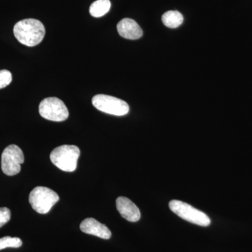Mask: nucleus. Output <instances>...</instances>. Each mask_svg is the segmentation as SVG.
Returning a JSON list of instances; mask_svg holds the SVG:
<instances>
[{
    "label": "nucleus",
    "mask_w": 252,
    "mask_h": 252,
    "mask_svg": "<svg viewBox=\"0 0 252 252\" xmlns=\"http://www.w3.org/2000/svg\"><path fill=\"white\" fill-rule=\"evenodd\" d=\"M45 33L46 30L43 23L33 18L20 21L14 28L15 37L23 45L29 47L40 44Z\"/></svg>",
    "instance_id": "nucleus-1"
},
{
    "label": "nucleus",
    "mask_w": 252,
    "mask_h": 252,
    "mask_svg": "<svg viewBox=\"0 0 252 252\" xmlns=\"http://www.w3.org/2000/svg\"><path fill=\"white\" fill-rule=\"evenodd\" d=\"M80 149L75 145L60 146L50 154L51 162L64 172H72L77 169Z\"/></svg>",
    "instance_id": "nucleus-2"
},
{
    "label": "nucleus",
    "mask_w": 252,
    "mask_h": 252,
    "mask_svg": "<svg viewBox=\"0 0 252 252\" xmlns=\"http://www.w3.org/2000/svg\"><path fill=\"white\" fill-rule=\"evenodd\" d=\"M59 200V195L52 189L37 187L30 193L29 203L34 211L39 214H47Z\"/></svg>",
    "instance_id": "nucleus-3"
},
{
    "label": "nucleus",
    "mask_w": 252,
    "mask_h": 252,
    "mask_svg": "<svg viewBox=\"0 0 252 252\" xmlns=\"http://www.w3.org/2000/svg\"><path fill=\"white\" fill-rule=\"evenodd\" d=\"M169 207L172 212L190 223L200 225L208 226L211 223V220L204 212L200 211L188 203L181 200H171Z\"/></svg>",
    "instance_id": "nucleus-4"
},
{
    "label": "nucleus",
    "mask_w": 252,
    "mask_h": 252,
    "mask_svg": "<svg viewBox=\"0 0 252 252\" xmlns=\"http://www.w3.org/2000/svg\"><path fill=\"white\" fill-rule=\"evenodd\" d=\"M92 104L100 112L118 117L126 115L130 110L125 101L107 94H96L93 97Z\"/></svg>",
    "instance_id": "nucleus-5"
},
{
    "label": "nucleus",
    "mask_w": 252,
    "mask_h": 252,
    "mask_svg": "<svg viewBox=\"0 0 252 252\" xmlns=\"http://www.w3.org/2000/svg\"><path fill=\"white\" fill-rule=\"evenodd\" d=\"M39 111L41 117L52 122H64L69 117L67 107L58 97H48L43 99L39 104Z\"/></svg>",
    "instance_id": "nucleus-6"
},
{
    "label": "nucleus",
    "mask_w": 252,
    "mask_h": 252,
    "mask_svg": "<svg viewBox=\"0 0 252 252\" xmlns=\"http://www.w3.org/2000/svg\"><path fill=\"white\" fill-rule=\"evenodd\" d=\"M24 160V154L21 149L17 145L11 144L1 154V170L8 176L17 175L21 172V165Z\"/></svg>",
    "instance_id": "nucleus-7"
},
{
    "label": "nucleus",
    "mask_w": 252,
    "mask_h": 252,
    "mask_svg": "<svg viewBox=\"0 0 252 252\" xmlns=\"http://www.w3.org/2000/svg\"><path fill=\"white\" fill-rule=\"evenodd\" d=\"M117 208L123 218L130 222L138 221L141 213L138 207L130 199L121 196L116 201Z\"/></svg>",
    "instance_id": "nucleus-8"
},
{
    "label": "nucleus",
    "mask_w": 252,
    "mask_h": 252,
    "mask_svg": "<svg viewBox=\"0 0 252 252\" xmlns=\"http://www.w3.org/2000/svg\"><path fill=\"white\" fill-rule=\"evenodd\" d=\"M80 229L86 234L94 235L104 240H109L112 237L110 230L94 218H87L83 220L80 224Z\"/></svg>",
    "instance_id": "nucleus-9"
},
{
    "label": "nucleus",
    "mask_w": 252,
    "mask_h": 252,
    "mask_svg": "<svg viewBox=\"0 0 252 252\" xmlns=\"http://www.w3.org/2000/svg\"><path fill=\"white\" fill-rule=\"evenodd\" d=\"M119 34L125 39L136 40L143 35V31L140 26L131 18H124L117 24Z\"/></svg>",
    "instance_id": "nucleus-10"
},
{
    "label": "nucleus",
    "mask_w": 252,
    "mask_h": 252,
    "mask_svg": "<svg viewBox=\"0 0 252 252\" xmlns=\"http://www.w3.org/2000/svg\"><path fill=\"white\" fill-rule=\"evenodd\" d=\"M162 21L167 28H177L182 24L184 17L177 11H168L162 15Z\"/></svg>",
    "instance_id": "nucleus-11"
},
{
    "label": "nucleus",
    "mask_w": 252,
    "mask_h": 252,
    "mask_svg": "<svg viewBox=\"0 0 252 252\" xmlns=\"http://www.w3.org/2000/svg\"><path fill=\"white\" fill-rule=\"evenodd\" d=\"M110 8L109 0H97L91 5L89 12L94 18L102 17L109 12Z\"/></svg>",
    "instance_id": "nucleus-12"
},
{
    "label": "nucleus",
    "mask_w": 252,
    "mask_h": 252,
    "mask_svg": "<svg viewBox=\"0 0 252 252\" xmlns=\"http://www.w3.org/2000/svg\"><path fill=\"white\" fill-rule=\"evenodd\" d=\"M23 242L18 238L6 236L0 238V250L6 248H18L22 246Z\"/></svg>",
    "instance_id": "nucleus-13"
},
{
    "label": "nucleus",
    "mask_w": 252,
    "mask_h": 252,
    "mask_svg": "<svg viewBox=\"0 0 252 252\" xmlns=\"http://www.w3.org/2000/svg\"><path fill=\"white\" fill-rule=\"evenodd\" d=\"M12 81V74L6 69L0 70V89L9 86Z\"/></svg>",
    "instance_id": "nucleus-14"
},
{
    "label": "nucleus",
    "mask_w": 252,
    "mask_h": 252,
    "mask_svg": "<svg viewBox=\"0 0 252 252\" xmlns=\"http://www.w3.org/2000/svg\"><path fill=\"white\" fill-rule=\"evenodd\" d=\"M11 220V211L7 207L0 208V228L6 224Z\"/></svg>",
    "instance_id": "nucleus-15"
}]
</instances>
